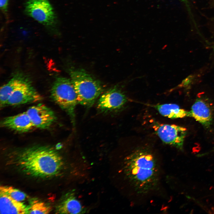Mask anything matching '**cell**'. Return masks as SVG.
<instances>
[{"label":"cell","mask_w":214,"mask_h":214,"mask_svg":"<svg viewBox=\"0 0 214 214\" xmlns=\"http://www.w3.org/2000/svg\"><path fill=\"white\" fill-rule=\"evenodd\" d=\"M120 169L131 203L145 202L162 193V160L149 150L131 151L122 159Z\"/></svg>","instance_id":"6da1fadb"},{"label":"cell","mask_w":214,"mask_h":214,"mask_svg":"<svg viewBox=\"0 0 214 214\" xmlns=\"http://www.w3.org/2000/svg\"><path fill=\"white\" fill-rule=\"evenodd\" d=\"M9 162L24 174L40 178L56 176L64 164L62 157L55 149L38 145L15 151Z\"/></svg>","instance_id":"7a4b0ae2"},{"label":"cell","mask_w":214,"mask_h":214,"mask_svg":"<svg viewBox=\"0 0 214 214\" xmlns=\"http://www.w3.org/2000/svg\"><path fill=\"white\" fill-rule=\"evenodd\" d=\"M69 73L78 103L86 107H91L103 91L100 82L83 69H71Z\"/></svg>","instance_id":"3957f363"},{"label":"cell","mask_w":214,"mask_h":214,"mask_svg":"<svg viewBox=\"0 0 214 214\" xmlns=\"http://www.w3.org/2000/svg\"><path fill=\"white\" fill-rule=\"evenodd\" d=\"M52 100L66 111L75 122V110L78 103L77 95L71 79L60 77L55 80L51 90Z\"/></svg>","instance_id":"277c9868"},{"label":"cell","mask_w":214,"mask_h":214,"mask_svg":"<svg viewBox=\"0 0 214 214\" xmlns=\"http://www.w3.org/2000/svg\"><path fill=\"white\" fill-rule=\"evenodd\" d=\"M25 11L29 16L46 27H52L56 24V15L48 0H27Z\"/></svg>","instance_id":"5b68a950"},{"label":"cell","mask_w":214,"mask_h":214,"mask_svg":"<svg viewBox=\"0 0 214 214\" xmlns=\"http://www.w3.org/2000/svg\"><path fill=\"white\" fill-rule=\"evenodd\" d=\"M154 128L163 142L180 150H183L187 134L185 128L174 124H159L154 126Z\"/></svg>","instance_id":"8992f818"},{"label":"cell","mask_w":214,"mask_h":214,"mask_svg":"<svg viewBox=\"0 0 214 214\" xmlns=\"http://www.w3.org/2000/svg\"><path fill=\"white\" fill-rule=\"evenodd\" d=\"M127 101V98L124 93L119 88L114 87L100 96L97 107L101 111L107 113L120 109Z\"/></svg>","instance_id":"52a82bcc"},{"label":"cell","mask_w":214,"mask_h":214,"mask_svg":"<svg viewBox=\"0 0 214 214\" xmlns=\"http://www.w3.org/2000/svg\"><path fill=\"white\" fill-rule=\"evenodd\" d=\"M26 112L34 127L38 128H48L56 119L54 111L42 103L30 107Z\"/></svg>","instance_id":"ba28073f"},{"label":"cell","mask_w":214,"mask_h":214,"mask_svg":"<svg viewBox=\"0 0 214 214\" xmlns=\"http://www.w3.org/2000/svg\"><path fill=\"white\" fill-rule=\"evenodd\" d=\"M42 99L41 96L29 82L17 89L12 93L6 106L36 102Z\"/></svg>","instance_id":"9c48e42d"},{"label":"cell","mask_w":214,"mask_h":214,"mask_svg":"<svg viewBox=\"0 0 214 214\" xmlns=\"http://www.w3.org/2000/svg\"><path fill=\"white\" fill-rule=\"evenodd\" d=\"M0 125L20 132H28L34 127L26 111L4 118Z\"/></svg>","instance_id":"30bf717a"},{"label":"cell","mask_w":214,"mask_h":214,"mask_svg":"<svg viewBox=\"0 0 214 214\" xmlns=\"http://www.w3.org/2000/svg\"><path fill=\"white\" fill-rule=\"evenodd\" d=\"M192 117L205 127L208 128L211 124L213 114L208 103L201 99L196 100L189 111Z\"/></svg>","instance_id":"8fae6325"},{"label":"cell","mask_w":214,"mask_h":214,"mask_svg":"<svg viewBox=\"0 0 214 214\" xmlns=\"http://www.w3.org/2000/svg\"><path fill=\"white\" fill-rule=\"evenodd\" d=\"M56 212L60 214H80L84 213L85 210L74 192H70L62 198L56 207Z\"/></svg>","instance_id":"7c38bea8"},{"label":"cell","mask_w":214,"mask_h":214,"mask_svg":"<svg viewBox=\"0 0 214 214\" xmlns=\"http://www.w3.org/2000/svg\"><path fill=\"white\" fill-rule=\"evenodd\" d=\"M21 75L14 76L7 83L2 86L0 90V107L6 106V103L12 93L17 89L29 82Z\"/></svg>","instance_id":"4fadbf2b"},{"label":"cell","mask_w":214,"mask_h":214,"mask_svg":"<svg viewBox=\"0 0 214 214\" xmlns=\"http://www.w3.org/2000/svg\"><path fill=\"white\" fill-rule=\"evenodd\" d=\"M28 208L22 202L0 193V214H28Z\"/></svg>","instance_id":"5bb4252c"},{"label":"cell","mask_w":214,"mask_h":214,"mask_svg":"<svg viewBox=\"0 0 214 214\" xmlns=\"http://www.w3.org/2000/svg\"><path fill=\"white\" fill-rule=\"evenodd\" d=\"M152 106L156 109L162 116L169 118L176 119L189 117V111L180 108L176 104H157Z\"/></svg>","instance_id":"9a60e30c"},{"label":"cell","mask_w":214,"mask_h":214,"mask_svg":"<svg viewBox=\"0 0 214 214\" xmlns=\"http://www.w3.org/2000/svg\"><path fill=\"white\" fill-rule=\"evenodd\" d=\"M28 207V214H48L52 210L49 205L36 199L31 201Z\"/></svg>","instance_id":"2e32d148"},{"label":"cell","mask_w":214,"mask_h":214,"mask_svg":"<svg viewBox=\"0 0 214 214\" xmlns=\"http://www.w3.org/2000/svg\"><path fill=\"white\" fill-rule=\"evenodd\" d=\"M0 193L5 194L13 199L22 202L27 198L26 195L21 191L12 187L1 186Z\"/></svg>","instance_id":"e0dca14e"},{"label":"cell","mask_w":214,"mask_h":214,"mask_svg":"<svg viewBox=\"0 0 214 214\" xmlns=\"http://www.w3.org/2000/svg\"><path fill=\"white\" fill-rule=\"evenodd\" d=\"M8 3L9 0H0V9L6 15L7 14Z\"/></svg>","instance_id":"ac0fdd59"},{"label":"cell","mask_w":214,"mask_h":214,"mask_svg":"<svg viewBox=\"0 0 214 214\" xmlns=\"http://www.w3.org/2000/svg\"><path fill=\"white\" fill-rule=\"evenodd\" d=\"M183 3L185 4L186 6L188 8H189V0H180Z\"/></svg>","instance_id":"d6986e66"}]
</instances>
